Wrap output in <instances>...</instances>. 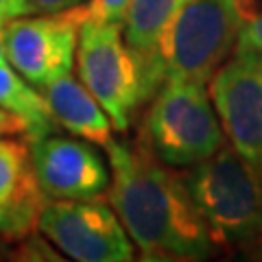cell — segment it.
<instances>
[{"label":"cell","mask_w":262,"mask_h":262,"mask_svg":"<svg viewBox=\"0 0 262 262\" xmlns=\"http://www.w3.org/2000/svg\"><path fill=\"white\" fill-rule=\"evenodd\" d=\"M110 203L142 260H206L219 249L184 175H173L144 142L105 144Z\"/></svg>","instance_id":"6da1fadb"},{"label":"cell","mask_w":262,"mask_h":262,"mask_svg":"<svg viewBox=\"0 0 262 262\" xmlns=\"http://www.w3.org/2000/svg\"><path fill=\"white\" fill-rule=\"evenodd\" d=\"M219 247H245L262 236V164L225 142L184 175Z\"/></svg>","instance_id":"7a4b0ae2"},{"label":"cell","mask_w":262,"mask_h":262,"mask_svg":"<svg viewBox=\"0 0 262 262\" xmlns=\"http://www.w3.org/2000/svg\"><path fill=\"white\" fill-rule=\"evenodd\" d=\"M162 164L188 168L225 144V131L206 83L168 79L151 98L142 138Z\"/></svg>","instance_id":"3957f363"},{"label":"cell","mask_w":262,"mask_h":262,"mask_svg":"<svg viewBox=\"0 0 262 262\" xmlns=\"http://www.w3.org/2000/svg\"><path fill=\"white\" fill-rule=\"evenodd\" d=\"M243 0H186L164 35V81L210 83L238 44Z\"/></svg>","instance_id":"277c9868"},{"label":"cell","mask_w":262,"mask_h":262,"mask_svg":"<svg viewBox=\"0 0 262 262\" xmlns=\"http://www.w3.org/2000/svg\"><path fill=\"white\" fill-rule=\"evenodd\" d=\"M79 79L103 105L116 131H127L134 112L144 103L136 55L122 37L120 22L85 18L77 44Z\"/></svg>","instance_id":"5b68a950"},{"label":"cell","mask_w":262,"mask_h":262,"mask_svg":"<svg viewBox=\"0 0 262 262\" xmlns=\"http://www.w3.org/2000/svg\"><path fill=\"white\" fill-rule=\"evenodd\" d=\"M37 229L61 253L79 262H129L136 245L112 203L92 199H51L37 216Z\"/></svg>","instance_id":"8992f818"},{"label":"cell","mask_w":262,"mask_h":262,"mask_svg":"<svg viewBox=\"0 0 262 262\" xmlns=\"http://www.w3.org/2000/svg\"><path fill=\"white\" fill-rule=\"evenodd\" d=\"M88 5L57 13L18 15L5 24V57L33 88L72 72Z\"/></svg>","instance_id":"52a82bcc"},{"label":"cell","mask_w":262,"mask_h":262,"mask_svg":"<svg viewBox=\"0 0 262 262\" xmlns=\"http://www.w3.org/2000/svg\"><path fill=\"white\" fill-rule=\"evenodd\" d=\"M210 98L227 142L262 164V53L236 46L210 79Z\"/></svg>","instance_id":"ba28073f"},{"label":"cell","mask_w":262,"mask_h":262,"mask_svg":"<svg viewBox=\"0 0 262 262\" xmlns=\"http://www.w3.org/2000/svg\"><path fill=\"white\" fill-rule=\"evenodd\" d=\"M31 160L44 199H92L110 188L112 170L92 142L57 134L31 138Z\"/></svg>","instance_id":"9c48e42d"},{"label":"cell","mask_w":262,"mask_h":262,"mask_svg":"<svg viewBox=\"0 0 262 262\" xmlns=\"http://www.w3.org/2000/svg\"><path fill=\"white\" fill-rule=\"evenodd\" d=\"M186 0H131L122 18V37L136 55L142 79L144 103L164 83L160 48L164 35Z\"/></svg>","instance_id":"30bf717a"},{"label":"cell","mask_w":262,"mask_h":262,"mask_svg":"<svg viewBox=\"0 0 262 262\" xmlns=\"http://www.w3.org/2000/svg\"><path fill=\"white\" fill-rule=\"evenodd\" d=\"M39 92H42L55 122H59L72 136H79L88 142L103 146V149L112 140V118L103 110V105L92 96V92L70 72L51 81Z\"/></svg>","instance_id":"8fae6325"},{"label":"cell","mask_w":262,"mask_h":262,"mask_svg":"<svg viewBox=\"0 0 262 262\" xmlns=\"http://www.w3.org/2000/svg\"><path fill=\"white\" fill-rule=\"evenodd\" d=\"M0 206L31 232L37 225L44 194L37 186L31 160V144L13 138H0Z\"/></svg>","instance_id":"7c38bea8"},{"label":"cell","mask_w":262,"mask_h":262,"mask_svg":"<svg viewBox=\"0 0 262 262\" xmlns=\"http://www.w3.org/2000/svg\"><path fill=\"white\" fill-rule=\"evenodd\" d=\"M0 105L27 120L29 140L55 129V118L42 92L33 88L7 59H0Z\"/></svg>","instance_id":"4fadbf2b"},{"label":"cell","mask_w":262,"mask_h":262,"mask_svg":"<svg viewBox=\"0 0 262 262\" xmlns=\"http://www.w3.org/2000/svg\"><path fill=\"white\" fill-rule=\"evenodd\" d=\"M236 46L262 53V11L249 9L243 13V27H241L238 44Z\"/></svg>","instance_id":"5bb4252c"},{"label":"cell","mask_w":262,"mask_h":262,"mask_svg":"<svg viewBox=\"0 0 262 262\" xmlns=\"http://www.w3.org/2000/svg\"><path fill=\"white\" fill-rule=\"evenodd\" d=\"M131 0H90L88 3V18L105 20V22H120Z\"/></svg>","instance_id":"9a60e30c"},{"label":"cell","mask_w":262,"mask_h":262,"mask_svg":"<svg viewBox=\"0 0 262 262\" xmlns=\"http://www.w3.org/2000/svg\"><path fill=\"white\" fill-rule=\"evenodd\" d=\"M90 0H22V15L33 13H57L66 9L83 7Z\"/></svg>","instance_id":"2e32d148"},{"label":"cell","mask_w":262,"mask_h":262,"mask_svg":"<svg viewBox=\"0 0 262 262\" xmlns=\"http://www.w3.org/2000/svg\"><path fill=\"white\" fill-rule=\"evenodd\" d=\"M29 136V125L20 114H15L11 110H7L0 105V138L5 136Z\"/></svg>","instance_id":"e0dca14e"},{"label":"cell","mask_w":262,"mask_h":262,"mask_svg":"<svg viewBox=\"0 0 262 262\" xmlns=\"http://www.w3.org/2000/svg\"><path fill=\"white\" fill-rule=\"evenodd\" d=\"M0 234L7 236V238H22V236H27L29 232L9 210H5L0 206Z\"/></svg>","instance_id":"ac0fdd59"},{"label":"cell","mask_w":262,"mask_h":262,"mask_svg":"<svg viewBox=\"0 0 262 262\" xmlns=\"http://www.w3.org/2000/svg\"><path fill=\"white\" fill-rule=\"evenodd\" d=\"M22 15V0H0V24Z\"/></svg>","instance_id":"d6986e66"},{"label":"cell","mask_w":262,"mask_h":262,"mask_svg":"<svg viewBox=\"0 0 262 262\" xmlns=\"http://www.w3.org/2000/svg\"><path fill=\"white\" fill-rule=\"evenodd\" d=\"M0 59H7L5 57V24H0Z\"/></svg>","instance_id":"ffe728a7"},{"label":"cell","mask_w":262,"mask_h":262,"mask_svg":"<svg viewBox=\"0 0 262 262\" xmlns=\"http://www.w3.org/2000/svg\"><path fill=\"white\" fill-rule=\"evenodd\" d=\"M0 251H5V247H3V243H0Z\"/></svg>","instance_id":"44dd1931"}]
</instances>
